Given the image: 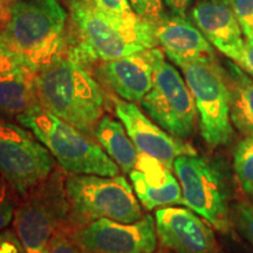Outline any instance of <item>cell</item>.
<instances>
[{
  "mask_svg": "<svg viewBox=\"0 0 253 253\" xmlns=\"http://www.w3.org/2000/svg\"><path fill=\"white\" fill-rule=\"evenodd\" d=\"M158 47L155 24L116 21L88 0H71L65 52L86 67Z\"/></svg>",
  "mask_w": 253,
  "mask_h": 253,
  "instance_id": "cell-1",
  "label": "cell"
},
{
  "mask_svg": "<svg viewBox=\"0 0 253 253\" xmlns=\"http://www.w3.org/2000/svg\"><path fill=\"white\" fill-rule=\"evenodd\" d=\"M40 104L81 131L93 136L106 115V95L86 66L65 50L37 71Z\"/></svg>",
  "mask_w": 253,
  "mask_h": 253,
  "instance_id": "cell-2",
  "label": "cell"
},
{
  "mask_svg": "<svg viewBox=\"0 0 253 253\" xmlns=\"http://www.w3.org/2000/svg\"><path fill=\"white\" fill-rule=\"evenodd\" d=\"M67 27L59 0H18L0 33L9 50L38 69L65 50Z\"/></svg>",
  "mask_w": 253,
  "mask_h": 253,
  "instance_id": "cell-3",
  "label": "cell"
},
{
  "mask_svg": "<svg viewBox=\"0 0 253 253\" xmlns=\"http://www.w3.org/2000/svg\"><path fill=\"white\" fill-rule=\"evenodd\" d=\"M69 213L66 233L99 219L134 223L144 216L134 189L125 176L68 175L66 178Z\"/></svg>",
  "mask_w": 253,
  "mask_h": 253,
  "instance_id": "cell-4",
  "label": "cell"
},
{
  "mask_svg": "<svg viewBox=\"0 0 253 253\" xmlns=\"http://www.w3.org/2000/svg\"><path fill=\"white\" fill-rule=\"evenodd\" d=\"M17 123L37 136L68 175L118 176L120 168L93 136L81 131L41 107Z\"/></svg>",
  "mask_w": 253,
  "mask_h": 253,
  "instance_id": "cell-5",
  "label": "cell"
},
{
  "mask_svg": "<svg viewBox=\"0 0 253 253\" xmlns=\"http://www.w3.org/2000/svg\"><path fill=\"white\" fill-rule=\"evenodd\" d=\"M186 208L221 233L232 229L231 177L225 161L198 154L182 155L173 162Z\"/></svg>",
  "mask_w": 253,
  "mask_h": 253,
  "instance_id": "cell-6",
  "label": "cell"
},
{
  "mask_svg": "<svg viewBox=\"0 0 253 253\" xmlns=\"http://www.w3.org/2000/svg\"><path fill=\"white\" fill-rule=\"evenodd\" d=\"M67 176L56 166L47 178L19 198L12 223L27 253H47L53 237L65 229L69 213Z\"/></svg>",
  "mask_w": 253,
  "mask_h": 253,
  "instance_id": "cell-7",
  "label": "cell"
},
{
  "mask_svg": "<svg viewBox=\"0 0 253 253\" xmlns=\"http://www.w3.org/2000/svg\"><path fill=\"white\" fill-rule=\"evenodd\" d=\"M179 68L194 96L199 131L205 144L211 150L230 145L233 126L225 69L217 59L183 63Z\"/></svg>",
  "mask_w": 253,
  "mask_h": 253,
  "instance_id": "cell-8",
  "label": "cell"
},
{
  "mask_svg": "<svg viewBox=\"0 0 253 253\" xmlns=\"http://www.w3.org/2000/svg\"><path fill=\"white\" fill-rule=\"evenodd\" d=\"M153 87L141 101L142 109L170 135L189 140L198 118L194 96L181 73L166 61L162 48H153Z\"/></svg>",
  "mask_w": 253,
  "mask_h": 253,
  "instance_id": "cell-9",
  "label": "cell"
},
{
  "mask_svg": "<svg viewBox=\"0 0 253 253\" xmlns=\"http://www.w3.org/2000/svg\"><path fill=\"white\" fill-rule=\"evenodd\" d=\"M56 166L54 156L33 132L0 119V175L18 198L47 178Z\"/></svg>",
  "mask_w": 253,
  "mask_h": 253,
  "instance_id": "cell-10",
  "label": "cell"
},
{
  "mask_svg": "<svg viewBox=\"0 0 253 253\" xmlns=\"http://www.w3.org/2000/svg\"><path fill=\"white\" fill-rule=\"evenodd\" d=\"M68 235L84 253H153L158 244L151 214L134 223L99 219Z\"/></svg>",
  "mask_w": 253,
  "mask_h": 253,
  "instance_id": "cell-11",
  "label": "cell"
},
{
  "mask_svg": "<svg viewBox=\"0 0 253 253\" xmlns=\"http://www.w3.org/2000/svg\"><path fill=\"white\" fill-rule=\"evenodd\" d=\"M154 217L158 242L172 253H225L212 226L189 208H160Z\"/></svg>",
  "mask_w": 253,
  "mask_h": 253,
  "instance_id": "cell-12",
  "label": "cell"
},
{
  "mask_svg": "<svg viewBox=\"0 0 253 253\" xmlns=\"http://www.w3.org/2000/svg\"><path fill=\"white\" fill-rule=\"evenodd\" d=\"M113 104L115 115L125 126L129 137L140 154L156 158L172 171L173 162L177 157L197 154L185 141L170 135L156 125L136 103L114 97Z\"/></svg>",
  "mask_w": 253,
  "mask_h": 253,
  "instance_id": "cell-13",
  "label": "cell"
},
{
  "mask_svg": "<svg viewBox=\"0 0 253 253\" xmlns=\"http://www.w3.org/2000/svg\"><path fill=\"white\" fill-rule=\"evenodd\" d=\"M37 71L26 59L8 48L0 56V119L17 122L20 116L41 108Z\"/></svg>",
  "mask_w": 253,
  "mask_h": 253,
  "instance_id": "cell-14",
  "label": "cell"
},
{
  "mask_svg": "<svg viewBox=\"0 0 253 253\" xmlns=\"http://www.w3.org/2000/svg\"><path fill=\"white\" fill-rule=\"evenodd\" d=\"M191 18L214 48L233 62L239 61L245 38L231 0H198L191 9Z\"/></svg>",
  "mask_w": 253,
  "mask_h": 253,
  "instance_id": "cell-15",
  "label": "cell"
},
{
  "mask_svg": "<svg viewBox=\"0 0 253 253\" xmlns=\"http://www.w3.org/2000/svg\"><path fill=\"white\" fill-rule=\"evenodd\" d=\"M96 74L120 99L141 103L153 87V48L97 63Z\"/></svg>",
  "mask_w": 253,
  "mask_h": 253,
  "instance_id": "cell-16",
  "label": "cell"
},
{
  "mask_svg": "<svg viewBox=\"0 0 253 253\" xmlns=\"http://www.w3.org/2000/svg\"><path fill=\"white\" fill-rule=\"evenodd\" d=\"M155 34L164 54L178 67L183 63L216 59L213 46L185 14L166 13L155 23Z\"/></svg>",
  "mask_w": 253,
  "mask_h": 253,
  "instance_id": "cell-17",
  "label": "cell"
},
{
  "mask_svg": "<svg viewBox=\"0 0 253 253\" xmlns=\"http://www.w3.org/2000/svg\"><path fill=\"white\" fill-rule=\"evenodd\" d=\"M128 175L136 197L145 210L184 204L179 181L172 170L156 158L140 154L137 166Z\"/></svg>",
  "mask_w": 253,
  "mask_h": 253,
  "instance_id": "cell-18",
  "label": "cell"
},
{
  "mask_svg": "<svg viewBox=\"0 0 253 253\" xmlns=\"http://www.w3.org/2000/svg\"><path fill=\"white\" fill-rule=\"evenodd\" d=\"M231 122L240 134L253 136V78L233 61H225Z\"/></svg>",
  "mask_w": 253,
  "mask_h": 253,
  "instance_id": "cell-19",
  "label": "cell"
},
{
  "mask_svg": "<svg viewBox=\"0 0 253 253\" xmlns=\"http://www.w3.org/2000/svg\"><path fill=\"white\" fill-rule=\"evenodd\" d=\"M93 137L106 154L118 164L120 170L129 173L137 166L140 153L129 137L122 122L104 115L95 126Z\"/></svg>",
  "mask_w": 253,
  "mask_h": 253,
  "instance_id": "cell-20",
  "label": "cell"
},
{
  "mask_svg": "<svg viewBox=\"0 0 253 253\" xmlns=\"http://www.w3.org/2000/svg\"><path fill=\"white\" fill-rule=\"evenodd\" d=\"M233 167L245 194L253 196V136H244L233 154Z\"/></svg>",
  "mask_w": 253,
  "mask_h": 253,
  "instance_id": "cell-21",
  "label": "cell"
},
{
  "mask_svg": "<svg viewBox=\"0 0 253 253\" xmlns=\"http://www.w3.org/2000/svg\"><path fill=\"white\" fill-rule=\"evenodd\" d=\"M88 1L113 20L130 25H138L144 21V19L138 17L132 9L129 0H88Z\"/></svg>",
  "mask_w": 253,
  "mask_h": 253,
  "instance_id": "cell-22",
  "label": "cell"
},
{
  "mask_svg": "<svg viewBox=\"0 0 253 253\" xmlns=\"http://www.w3.org/2000/svg\"><path fill=\"white\" fill-rule=\"evenodd\" d=\"M232 225L253 248V204L246 201L237 202L231 210Z\"/></svg>",
  "mask_w": 253,
  "mask_h": 253,
  "instance_id": "cell-23",
  "label": "cell"
},
{
  "mask_svg": "<svg viewBox=\"0 0 253 253\" xmlns=\"http://www.w3.org/2000/svg\"><path fill=\"white\" fill-rule=\"evenodd\" d=\"M18 201L17 194L4 177L0 175V231L7 229L9 224L13 221Z\"/></svg>",
  "mask_w": 253,
  "mask_h": 253,
  "instance_id": "cell-24",
  "label": "cell"
},
{
  "mask_svg": "<svg viewBox=\"0 0 253 253\" xmlns=\"http://www.w3.org/2000/svg\"><path fill=\"white\" fill-rule=\"evenodd\" d=\"M245 40L253 41V0H231Z\"/></svg>",
  "mask_w": 253,
  "mask_h": 253,
  "instance_id": "cell-25",
  "label": "cell"
},
{
  "mask_svg": "<svg viewBox=\"0 0 253 253\" xmlns=\"http://www.w3.org/2000/svg\"><path fill=\"white\" fill-rule=\"evenodd\" d=\"M130 5L137 15L150 23H157L166 14L164 0H129Z\"/></svg>",
  "mask_w": 253,
  "mask_h": 253,
  "instance_id": "cell-26",
  "label": "cell"
},
{
  "mask_svg": "<svg viewBox=\"0 0 253 253\" xmlns=\"http://www.w3.org/2000/svg\"><path fill=\"white\" fill-rule=\"evenodd\" d=\"M47 253H84L82 250L73 242L68 233L59 231L50 240Z\"/></svg>",
  "mask_w": 253,
  "mask_h": 253,
  "instance_id": "cell-27",
  "label": "cell"
},
{
  "mask_svg": "<svg viewBox=\"0 0 253 253\" xmlns=\"http://www.w3.org/2000/svg\"><path fill=\"white\" fill-rule=\"evenodd\" d=\"M0 253H27L13 229L0 231Z\"/></svg>",
  "mask_w": 253,
  "mask_h": 253,
  "instance_id": "cell-28",
  "label": "cell"
},
{
  "mask_svg": "<svg viewBox=\"0 0 253 253\" xmlns=\"http://www.w3.org/2000/svg\"><path fill=\"white\" fill-rule=\"evenodd\" d=\"M248 74L253 78V41L245 40L244 49H243L240 60L237 62Z\"/></svg>",
  "mask_w": 253,
  "mask_h": 253,
  "instance_id": "cell-29",
  "label": "cell"
},
{
  "mask_svg": "<svg viewBox=\"0 0 253 253\" xmlns=\"http://www.w3.org/2000/svg\"><path fill=\"white\" fill-rule=\"evenodd\" d=\"M192 0H164L168 8L177 14H185L186 9L191 5Z\"/></svg>",
  "mask_w": 253,
  "mask_h": 253,
  "instance_id": "cell-30",
  "label": "cell"
},
{
  "mask_svg": "<svg viewBox=\"0 0 253 253\" xmlns=\"http://www.w3.org/2000/svg\"><path fill=\"white\" fill-rule=\"evenodd\" d=\"M18 0H0V14H1L2 23H5L8 20L9 14H11L12 8L15 5Z\"/></svg>",
  "mask_w": 253,
  "mask_h": 253,
  "instance_id": "cell-31",
  "label": "cell"
},
{
  "mask_svg": "<svg viewBox=\"0 0 253 253\" xmlns=\"http://www.w3.org/2000/svg\"><path fill=\"white\" fill-rule=\"evenodd\" d=\"M6 50H7V46H6V42L4 38H2V34L0 33V56L4 54Z\"/></svg>",
  "mask_w": 253,
  "mask_h": 253,
  "instance_id": "cell-32",
  "label": "cell"
},
{
  "mask_svg": "<svg viewBox=\"0 0 253 253\" xmlns=\"http://www.w3.org/2000/svg\"><path fill=\"white\" fill-rule=\"evenodd\" d=\"M153 253H172V252H171V251H169V250L164 249V248H162V246H161V249H160V250H156V251L153 252Z\"/></svg>",
  "mask_w": 253,
  "mask_h": 253,
  "instance_id": "cell-33",
  "label": "cell"
},
{
  "mask_svg": "<svg viewBox=\"0 0 253 253\" xmlns=\"http://www.w3.org/2000/svg\"><path fill=\"white\" fill-rule=\"evenodd\" d=\"M2 27H4V23H2V19H1V14H0V31L2 30Z\"/></svg>",
  "mask_w": 253,
  "mask_h": 253,
  "instance_id": "cell-34",
  "label": "cell"
}]
</instances>
